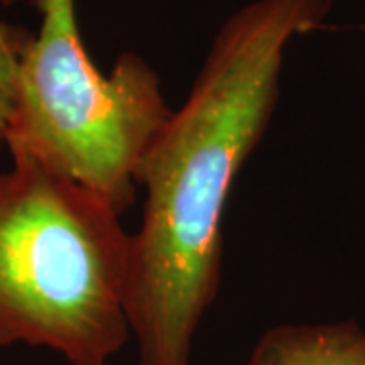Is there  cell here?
Listing matches in <instances>:
<instances>
[{
    "label": "cell",
    "instance_id": "obj_3",
    "mask_svg": "<svg viewBox=\"0 0 365 365\" xmlns=\"http://www.w3.org/2000/svg\"><path fill=\"white\" fill-rule=\"evenodd\" d=\"M33 2L39 33L21 55L13 114L0 143L13 160L79 182L124 213L136 201V167L173 112L157 69L128 51L110 73L100 71L81 39L76 0Z\"/></svg>",
    "mask_w": 365,
    "mask_h": 365
},
{
    "label": "cell",
    "instance_id": "obj_2",
    "mask_svg": "<svg viewBox=\"0 0 365 365\" xmlns=\"http://www.w3.org/2000/svg\"><path fill=\"white\" fill-rule=\"evenodd\" d=\"M88 187L29 160L0 173V347L110 365L130 341L132 234Z\"/></svg>",
    "mask_w": 365,
    "mask_h": 365
},
{
    "label": "cell",
    "instance_id": "obj_5",
    "mask_svg": "<svg viewBox=\"0 0 365 365\" xmlns=\"http://www.w3.org/2000/svg\"><path fill=\"white\" fill-rule=\"evenodd\" d=\"M31 37L26 29L0 21V136L13 114L19 61Z\"/></svg>",
    "mask_w": 365,
    "mask_h": 365
},
{
    "label": "cell",
    "instance_id": "obj_1",
    "mask_svg": "<svg viewBox=\"0 0 365 365\" xmlns=\"http://www.w3.org/2000/svg\"><path fill=\"white\" fill-rule=\"evenodd\" d=\"M331 9L333 0H254L230 14L187 100L140 158L144 209L126 292L138 365H191L222 287L227 201L270 126L284 51Z\"/></svg>",
    "mask_w": 365,
    "mask_h": 365
},
{
    "label": "cell",
    "instance_id": "obj_4",
    "mask_svg": "<svg viewBox=\"0 0 365 365\" xmlns=\"http://www.w3.org/2000/svg\"><path fill=\"white\" fill-rule=\"evenodd\" d=\"M246 365H365V329L355 321L276 325Z\"/></svg>",
    "mask_w": 365,
    "mask_h": 365
}]
</instances>
